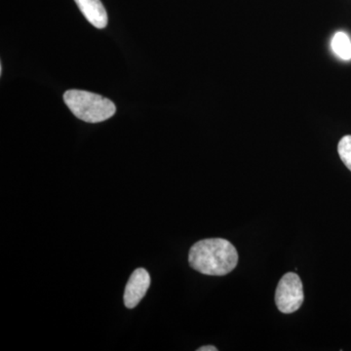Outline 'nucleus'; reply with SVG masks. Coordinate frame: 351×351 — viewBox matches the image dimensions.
Returning <instances> with one entry per match:
<instances>
[{
	"label": "nucleus",
	"instance_id": "f03ea898",
	"mask_svg": "<svg viewBox=\"0 0 351 351\" xmlns=\"http://www.w3.org/2000/svg\"><path fill=\"white\" fill-rule=\"evenodd\" d=\"M64 101L77 119L88 123L106 121L117 112L112 101L101 95L82 90H69L64 95Z\"/></svg>",
	"mask_w": 351,
	"mask_h": 351
},
{
	"label": "nucleus",
	"instance_id": "f257e3e1",
	"mask_svg": "<svg viewBox=\"0 0 351 351\" xmlns=\"http://www.w3.org/2000/svg\"><path fill=\"white\" fill-rule=\"evenodd\" d=\"M189 265L205 276H223L239 263V253L228 240L203 239L193 245L189 254Z\"/></svg>",
	"mask_w": 351,
	"mask_h": 351
},
{
	"label": "nucleus",
	"instance_id": "423d86ee",
	"mask_svg": "<svg viewBox=\"0 0 351 351\" xmlns=\"http://www.w3.org/2000/svg\"><path fill=\"white\" fill-rule=\"evenodd\" d=\"M332 48L335 54L341 58V59H351V41L348 34L345 32H337L332 39Z\"/></svg>",
	"mask_w": 351,
	"mask_h": 351
},
{
	"label": "nucleus",
	"instance_id": "20e7f679",
	"mask_svg": "<svg viewBox=\"0 0 351 351\" xmlns=\"http://www.w3.org/2000/svg\"><path fill=\"white\" fill-rule=\"evenodd\" d=\"M151 286V276L145 269L134 270L124 292V304L127 308H134L144 299Z\"/></svg>",
	"mask_w": 351,
	"mask_h": 351
},
{
	"label": "nucleus",
	"instance_id": "39448f33",
	"mask_svg": "<svg viewBox=\"0 0 351 351\" xmlns=\"http://www.w3.org/2000/svg\"><path fill=\"white\" fill-rule=\"evenodd\" d=\"M88 22L97 29H105L108 25V14L101 0H75Z\"/></svg>",
	"mask_w": 351,
	"mask_h": 351
},
{
	"label": "nucleus",
	"instance_id": "7ed1b4c3",
	"mask_svg": "<svg viewBox=\"0 0 351 351\" xmlns=\"http://www.w3.org/2000/svg\"><path fill=\"white\" fill-rule=\"evenodd\" d=\"M304 302V288L301 278L294 272H288L279 281L276 292L277 308L282 313L297 311Z\"/></svg>",
	"mask_w": 351,
	"mask_h": 351
},
{
	"label": "nucleus",
	"instance_id": "6e6552de",
	"mask_svg": "<svg viewBox=\"0 0 351 351\" xmlns=\"http://www.w3.org/2000/svg\"><path fill=\"white\" fill-rule=\"evenodd\" d=\"M197 351H218V348H215L213 346H207L198 348Z\"/></svg>",
	"mask_w": 351,
	"mask_h": 351
},
{
	"label": "nucleus",
	"instance_id": "0eeeda50",
	"mask_svg": "<svg viewBox=\"0 0 351 351\" xmlns=\"http://www.w3.org/2000/svg\"><path fill=\"white\" fill-rule=\"evenodd\" d=\"M339 156L346 167L351 171V136H345L339 141L338 145Z\"/></svg>",
	"mask_w": 351,
	"mask_h": 351
}]
</instances>
